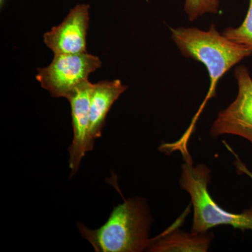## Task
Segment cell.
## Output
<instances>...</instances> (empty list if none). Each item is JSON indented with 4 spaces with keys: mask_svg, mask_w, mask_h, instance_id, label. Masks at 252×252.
Returning <instances> with one entry per match:
<instances>
[{
    "mask_svg": "<svg viewBox=\"0 0 252 252\" xmlns=\"http://www.w3.org/2000/svg\"><path fill=\"white\" fill-rule=\"evenodd\" d=\"M152 223L148 207L143 199L124 200L114 210L109 220L98 229L91 230L78 223L81 235L98 252H139L148 248Z\"/></svg>",
    "mask_w": 252,
    "mask_h": 252,
    "instance_id": "obj_1",
    "label": "cell"
},
{
    "mask_svg": "<svg viewBox=\"0 0 252 252\" xmlns=\"http://www.w3.org/2000/svg\"><path fill=\"white\" fill-rule=\"evenodd\" d=\"M171 38L182 56L203 63L206 67L210 81L206 99L215 95L217 84L225 73L252 55V50L230 40L215 25L207 31L172 28Z\"/></svg>",
    "mask_w": 252,
    "mask_h": 252,
    "instance_id": "obj_2",
    "label": "cell"
},
{
    "mask_svg": "<svg viewBox=\"0 0 252 252\" xmlns=\"http://www.w3.org/2000/svg\"><path fill=\"white\" fill-rule=\"evenodd\" d=\"M181 188L190 195L193 207L191 231L205 233L214 227L228 225L245 231L252 230V206L241 213H233L223 210L215 203L208 191L211 182V171L205 164L193 165L189 151L183 152Z\"/></svg>",
    "mask_w": 252,
    "mask_h": 252,
    "instance_id": "obj_3",
    "label": "cell"
},
{
    "mask_svg": "<svg viewBox=\"0 0 252 252\" xmlns=\"http://www.w3.org/2000/svg\"><path fill=\"white\" fill-rule=\"evenodd\" d=\"M49 66L37 69L36 80L54 97L69 98L91 73L101 67L97 56L86 53L54 54Z\"/></svg>",
    "mask_w": 252,
    "mask_h": 252,
    "instance_id": "obj_4",
    "label": "cell"
},
{
    "mask_svg": "<svg viewBox=\"0 0 252 252\" xmlns=\"http://www.w3.org/2000/svg\"><path fill=\"white\" fill-rule=\"evenodd\" d=\"M238 94L227 108L220 111L210 129V136L233 135L243 137L252 144V77L248 68L240 65L235 69Z\"/></svg>",
    "mask_w": 252,
    "mask_h": 252,
    "instance_id": "obj_5",
    "label": "cell"
},
{
    "mask_svg": "<svg viewBox=\"0 0 252 252\" xmlns=\"http://www.w3.org/2000/svg\"><path fill=\"white\" fill-rule=\"evenodd\" d=\"M89 4L76 5L59 26L44 34V41L54 54L86 53L89 27Z\"/></svg>",
    "mask_w": 252,
    "mask_h": 252,
    "instance_id": "obj_6",
    "label": "cell"
},
{
    "mask_svg": "<svg viewBox=\"0 0 252 252\" xmlns=\"http://www.w3.org/2000/svg\"><path fill=\"white\" fill-rule=\"evenodd\" d=\"M93 84L87 81L76 89L68 98L71 106L72 143L69 148V168L72 176L77 172L83 158L94 149V140L90 134V99Z\"/></svg>",
    "mask_w": 252,
    "mask_h": 252,
    "instance_id": "obj_7",
    "label": "cell"
},
{
    "mask_svg": "<svg viewBox=\"0 0 252 252\" xmlns=\"http://www.w3.org/2000/svg\"><path fill=\"white\" fill-rule=\"evenodd\" d=\"M127 89L119 79L93 84L90 99V134L93 140L102 136L107 114Z\"/></svg>",
    "mask_w": 252,
    "mask_h": 252,
    "instance_id": "obj_8",
    "label": "cell"
},
{
    "mask_svg": "<svg viewBox=\"0 0 252 252\" xmlns=\"http://www.w3.org/2000/svg\"><path fill=\"white\" fill-rule=\"evenodd\" d=\"M213 234L210 232L187 233L177 228H170L156 238L151 239L147 251L154 252H206Z\"/></svg>",
    "mask_w": 252,
    "mask_h": 252,
    "instance_id": "obj_9",
    "label": "cell"
},
{
    "mask_svg": "<svg viewBox=\"0 0 252 252\" xmlns=\"http://www.w3.org/2000/svg\"><path fill=\"white\" fill-rule=\"evenodd\" d=\"M223 34L230 40L252 50V0H250L248 13L241 25L226 28Z\"/></svg>",
    "mask_w": 252,
    "mask_h": 252,
    "instance_id": "obj_10",
    "label": "cell"
},
{
    "mask_svg": "<svg viewBox=\"0 0 252 252\" xmlns=\"http://www.w3.org/2000/svg\"><path fill=\"white\" fill-rule=\"evenodd\" d=\"M219 0H185L184 9L189 21H193L206 14H217Z\"/></svg>",
    "mask_w": 252,
    "mask_h": 252,
    "instance_id": "obj_11",
    "label": "cell"
},
{
    "mask_svg": "<svg viewBox=\"0 0 252 252\" xmlns=\"http://www.w3.org/2000/svg\"><path fill=\"white\" fill-rule=\"evenodd\" d=\"M229 149L230 152L234 154L235 158H236V160L234 162V165L235 167H236L237 172H238V174H240V175H245L248 176V177H250V179H252V172L249 170L248 167H247L246 164L244 163V162L239 158V157L236 155V154H235V152H233V151L231 150L230 148H229Z\"/></svg>",
    "mask_w": 252,
    "mask_h": 252,
    "instance_id": "obj_12",
    "label": "cell"
}]
</instances>
